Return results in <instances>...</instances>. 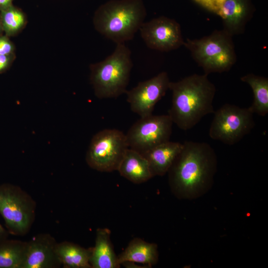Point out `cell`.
<instances>
[{"label":"cell","mask_w":268,"mask_h":268,"mask_svg":"<svg viewBox=\"0 0 268 268\" xmlns=\"http://www.w3.org/2000/svg\"><path fill=\"white\" fill-rule=\"evenodd\" d=\"M213 148L204 142L186 141L168 171L169 183L179 198H193L211 185L216 171Z\"/></svg>","instance_id":"cell-1"},{"label":"cell","mask_w":268,"mask_h":268,"mask_svg":"<svg viewBox=\"0 0 268 268\" xmlns=\"http://www.w3.org/2000/svg\"><path fill=\"white\" fill-rule=\"evenodd\" d=\"M172 104L168 114L180 129L193 128L206 115L213 114L216 88L207 74H193L176 82L170 81Z\"/></svg>","instance_id":"cell-2"},{"label":"cell","mask_w":268,"mask_h":268,"mask_svg":"<svg viewBox=\"0 0 268 268\" xmlns=\"http://www.w3.org/2000/svg\"><path fill=\"white\" fill-rule=\"evenodd\" d=\"M146 16L142 0H110L96 10L94 23L105 38L123 44L134 38Z\"/></svg>","instance_id":"cell-3"},{"label":"cell","mask_w":268,"mask_h":268,"mask_svg":"<svg viewBox=\"0 0 268 268\" xmlns=\"http://www.w3.org/2000/svg\"><path fill=\"white\" fill-rule=\"evenodd\" d=\"M132 67L130 49L125 43L116 44L112 54L91 66L90 80L97 97L117 98L125 93Z\"/></svg>","instance_id":"cell-4"},{"label":"cell","mask_w":268,"mask_h":268,"mask_svg":"<svg viewBox=\"0 0 268 268\" xmlns=\"http://www.w3.org/2000/svg\"><path fill=\"white\" fill-rule=\"evenodd\" d=\"M232 37L223 29L216 30L200 39H188L183 46L205 74L221 73L229 71L236 62Z\"/></svg>","instance_id":"cell-5"},{"label":"cell","mask_w":268,"mask_h":268,"mask_svg":"<svg viewBox=\"0 0 268 268\" xmlns=\"http://www.w3.org/2000/svg\"><path fill=\"white\" fill-rule=\"evenodd\" d=\"M129 148L126 134L117 130H101L92 137L86 154V161L91 168L100 172L117 171Z\"/></svg>","instance_id":"cell-6"},{"label":"cell","mask_w":268,"mask_h":268,"mask_svg":"<svg viewBox=\"0 0 268 268\" xmlns=\"http://www.w3.org/2000/svg\"><path fill=\"white\" fill-rule=\"evenodd\" d=\"M209 136L228 145H233L249 134L255 126L254 113L248 108L225 104L213 113Z\"/></svg>","instance_id":"cell-7"},{"label":"cell","mask_w":268,"mask_h":268,"mask_svg":"<svg viewBox=\"0 0 268 268\" xmlns=\"http://www.w3.org/2000/svg\"><path fill=\"white\" fill-rule=\"evenodd\" d=\"M34 211L33 201L19 187L9 184L0 186V214L10 233H26L32 223Z\"/></svg>","instance_id":"cell-8"},{"label":"cell","mask_w":268,"mask_h":268,"mask_svg":"<svg viewBox=\"0 0 268 268\" xmlns=\"http://www.w3.org/2000/svg\"><path fill=\"white\" fill-rule=\"evenodd\" d=\"M173 121L168 114L140 118L126 134L129 147L142 155L154 147L170 140Z\"/></svg>","instance_id":"cell-9"},{"label":"cell","mask_w":268,"mask_h":268,"mask_svg":"<svg viewBox=\"0 0 268 268\" xmlns=\"http://www.w3.org/2000/svg\"><path fill=\"white\" fill-rule=\"evenodd\" d=\"M139 30L146 46L160 52L176 50L185 41L179 23L164 16L144 22Z\"/></svg>","instance_id":"cell-10"},{"label":"cell","mask_w":268,"mask_h":268,"mask_svg":"<svg viewBox=\"0 0 268 268\" xmlns=\"http://www.w3.org/2000/svg\"><path fill=\"white\" fill-rule=\"evenodd\" d=\"M169 76L166 71L137 85L125 93L131 110L140 117L152 114L155 104L169 89Z\"/></svg>","instance_id":"cell-11"},{"label":"cell","mask_w":268,"mask_h":268,"mask_svg":"<svg viewBox=\"0 0 268 268\" xmlns=\"http://www.w3.org/2000/svg\"><path fill=\"white\" fill-rule=\"evenodd\" d=\"M57 243L49 234H40L27 242L22 268H54L62 264L56 252Z\"/></svg>","instance_id":"cell-12"},{"label":"cell","mask_w":268,"mask_h":268,"mask_svg":"<svg viewBox=\"0 0 268 268\" xmlns=\"http://www.w3.org/2000/svg\"><path fill=\"white\" fill-rule=\"evenodd\" d=\"M253 11L251 0H224L220 9L222 29L232 37L243 34Z\"/></svg>","instance_id":"cell-13"},{"label":"cell","mask_w":268,"mask_h":268,"mask_svg":"<svg viewBox=\"0 0 268 268\" xmlns=\"http://www.w3.org/2000/svg\"><path fill=\"white\" fill-rule=\"evenodd\" d=\"M95 244L90 258L91 268H118L120 267L111 241V231L107 228L96 230Z\"/></svg>","instance_id":"cell-14"},{"label":"cell","mask_w":268,"mask_h":268,"mask_svg":"<svg viewBox=\"0 0 268 268\" xmlns=\"http://www.w3.org/2000/svg\"><path fill=\"white\" fill-rule=\"evenodd\" d=\"M182 147L183 143L169 140L144 154L153 176H161L167 173Z\"/></svg>","instance_id":"cell-15"},{"label":"cell","mask_w":268,"mask_h":268,"mask_svg":"<svg viewBox=\"0 0 268 268\" xmlns=\"http://www.w3.org/2000/svg\"><path fill=\"white\" fill-rule=\"evenodd\" d=\"M117 171L121 176L137 184L144 183L153 177L145 157L130 148L126 150Z\"/></svg>","instance_id":"cell-16"},{"label":"cell","mask_w":268,"mask_h":268,"mask_svg":"<svg viewBox=\"0 0 268 268\" xmlns=\"http://www.w3.org/2000/svg\"><path fill=\"white\" fill-rule=\"evenodd\" d=\"M118 257L121 265L125 263H132L151 267L158 261L157 245L140 238H134Z\"/></svg>","instance_id":"cell-17"},{"label":"cell","mask_w":268,"mask_h":268,"mask_svg":"<svg viewBox=\"0 0 268 268\" xmlns=\"http://www.w3.org/2000/svg\"><path fill=\"white\" fill-rule=\"evenodd\" d=\"M92 248L86 249L68 242L57 243L56 252L62 264L67 268H91Z\"/></svg>","instance_id":"cell-18"},{"label":"cell","mask_w":268,"mask_h":268,"mask_svg":"<svg viewBox=\"0 0 268 268\" xmlns=\"http://www.w3.org/2000/svg\"><path fill=\"white\" fill-rule=\"evenodd\" d=\"M240 79L248 84L253 92V102L249 108L254 114L265 116L268 113V78L248 73Z\"/></svg>","instance_id":"cell-19"},{"label":"cell","mask_w":268,"mask_h":268,"mask_svg":"<svg viewBox=\"0 0 268 268\" xmlns=\"http://www.w3.org/2000/svg\"><path fill=\"white\" fill-rule=\"evenodd\" d=\"M27 242L14 240L0 242V268H22Z\"/></svg>","instance_id":"cell-20"},{"label":"cell","mask_w":268,"mask_h":268,"mask_svg":"<svg viewBox=\"0 0 268 268\" xmlns=\"http://www.w3.org/2000/svg\"><path fill=\"white\" fill-rule=\"evenodd\" d=\"M1 18L2 27L9 35L17 33L26 22L24 13L12 5L1 10Z\"/></svg>","instance_id":"cell-21"},{"label":"cell","mask_w":268,"mask_h":268,"mask_svg":"<svg viewBox=\"0 0 268 268\" xmlns=\"http://www.w3.org/2000/svg\"><path fill=\"white\" fill-rule=\"evenodd\" d=\"M13 51L11 43L4 37L0 38V55H9Z\"/></svg>","instance_id":"cell-22"},{"label":"cell","mask_w":268,"mask_h":268,"mask_svg":"<svg viewBox=\"0 0 268 268\" xmlns=\"http://www.w3.org/2000/svg\"><path fill=\"white\" fill-rule=\"evenodd\" d=\"M10 62L9 55H0V71L5 69Z\"/></svg>","instance_id":"cell-23"},{"label":"cell","mask_w":268,"mask_h":268,"mask_svg":"<svg viewBox=\"0 0 268 268\" xmlns=\"http://www.w3.org/2000/svg\"><path fill=\"white\" fill-rule=\"evenodd\" d=\"M12 0H0V9L1 10L10 5Z\"/></svg>","instance_id":"cell-24"},{"label":"cell","mask_w":268,"mask_h":268,"mask_svg":"<svg viewBox=\"0 0 268 268\" xmlns=\"http://www.w3.org/2000/svg\"><path fill=\"white\" fill-rule=\"evenodd\" d=\"M7 235V231L0 224V242L6 239Z\"/></svg>","instance_id":"cell-25"},{"label":"cell","mask_w":268,"mask_h":268,"mask_svg":"<svg viewBox=\"0 0 268 268\" xmlns=\"http://www.w3.org/2000/svg\"></svg>","instance_id":"cell-26"}]
</instances>
